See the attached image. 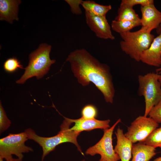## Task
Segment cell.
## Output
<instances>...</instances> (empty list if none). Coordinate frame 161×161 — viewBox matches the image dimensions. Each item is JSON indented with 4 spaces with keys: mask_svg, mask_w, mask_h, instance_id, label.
<instances>
[{
    "mask_svg": "<svg viewBox=\"0 0 161 161\" xmlns=\"http://www.w3.org/2000/svg\"><path fill=\"white\" fill-rule=\"evenodd\" d=\"M66 61L69 62L79 83L86 86L93 83L102 94L106 102L113 103L115 90L108 65L100 63L83 48L71 52Z\"/></svg>",
    "mask_w": 161,
    "mask_h": 161,
    "instance_id": "obj_1",
    "label": "cell"
},
{
    "mask_svg": "<svg viewBox=\"0 0 161 161\" xmlns=\"http://www.w3.org/2000/svg\"><path fill=\"white\" fill-rule=\"evenodd\" d=\"M64 117V120L61 126L60 131L57 135L53 136L45 137L39 136L31 128L25 130L24 131L28 139L33 140L41 147L43 151L41 161H43L45 156L54 150L57 145L66 142L75 144L78 150L83 154L77 141V137L80 133L71 130L69 126L72 123L66 117Z\"/></svg>",
    "mask_w": 161,
    "mask_h": 161,
    "instance_id": "obj_2",
    "label": "cell"
},
{
    "mask_svg": "<svg viewBox=\"0 0 161 161\" xmlns=\"http://www.w3.org/2000/svg\"><path fill=\"white\" fill-rule=\"evenodd\" d=\"M51 49L50 45L42 44L37 49L30 53L28 65L25 69L23 75L16 83L23 84L26 80L32 77L35 76L39 79L47 74L51 66L56 61L50 58Z\"/></svg>",
    "mask_w": 161,
    "mask_h": 161,
    "instance_id": "obj_3",
    "label": "cell"
},
{
    "mask_svg": "<svg viewBox=\"0 0 161 161\" xmlns=\"http://www.w3.org/2000/svg\"><path fill=\"white\" fill-rule=\"evenodd\" d=\"M143 27L134 31L120 34L122 40L120 44L122 51L135 61H140L142 53L149 47L155 37Z\"/></svg>",
    "mask_w": 161,
    "mask_h": 161,
    "instance_id": "obj_4",
    "label": "cell"
},
{
    "mask_svg": "<svg viewBox=\"0 0 161 161\" xmlns=\"http://www.w3.org/2000/svg\"><path fill=\"white\" fill-rule=\"evenodd\" d=\"M160 75L149 72L138 77V93L144 97L145 104L144 115L148 116L151 109L161 100V85L159 80Z\"/></svg>",
    "mask_w": 161,
    "mask_h": 161,
    "instance_id": "obj_5",
    "label": "cell"
},
{
    "mask_svg": "<svg viewBox=\"0 0 161 161\" xmlns=\"http://www.w3.org/2000/svg\"><path fill=\"white\" fill-rule=\"evenodd\" d=\"M25 131L17 134L10 133L0 139V157L5 160L15 155L23 159V154L33 151L31 147L25 144L28 140Z\"/></svg>",
    "mask_w": 161,
    "mask_h": 161,
    "instance_id": "obj_6",
    "label": "cell"
},
{
    "mask_svg": "<svg viewBox=\"0 0 161 161\" xmlns=\"http://www.w3.org/2000/svg\"><path fill=\"white\" fill-rule=\"evenodd\" d=\"M121 121V119H119L111 127L103 130V135L101 139L96 144L89 148L85 154L92 156L99 154L102 161H118L120 160L113 148L112 136L115 127Z\"/></svg>",
    "mask_w": 161,
    "mask_h": 161,
    "instance_id": "obj_7",
    "label": "cell"
},
{
    "mask_svg": "<svg viewBox=\"0 0 161 161\" xmlns=\"http://www.w3.org/2000/svg\"><path fill=\"white\" fill-rule=\"evenodd\" d=\"M158 126V123L149 117L140 116L131 122L124 134L133 143L142 142Z\"/></svg>",
    "mask_w": 161,
    "mask_h": 161,
    "instance_id": "obj_8",
    "label": "cell"
},
{
    "mask_svg": "<svg viewBox=\"0 0 161 161\" xmlns=\"http://www.w3.org/2000/svg\"><path fill=\"white\" fill-rule=\"evenodd\" d=\"M86 24L98 38L104 39H115L106 17L96 15L85 11Z\"/></svg>",
    "mask_w": 161,
    "mask_h": 161,
    "instance_id": "obj_9",
    "label": "cell"
},
{
    "mask_svg": "<svg viewBox=\"0 0 161 161\" xmlns=\"http://www.w3.org/2000/svg\"><path fill=\"white\" fill-rule=\"evenodd\" d=\"M140 10L142 27L151 32L153 30L156 29L161 24V12L154 4L141 6Z\"/></svg>",
    "mask_w": 161,
    "mask_h": 161,
    "instance_id": "obj_10",
    "label": "cell"
},
{
    "mask_svg": "<svg viewBox=\"0 0 161 161\" xmlns=\"http://www.w3.org/2000/svg\"><path fill=\"white\" fill-rule=\"evenodd\" d=\"M140 61L158 68L161 66V34L154 38L148 48L142 53Z\"/></svg>",
    "mask_w": 161,
    "mask_h": 161,
    "instance_id": "obj_11",
    "label": "cell"
},
{
    "mask_svg": "<svg viewBox=\"0 0 161 161\" xmlns=\"http://www.w3.org/2000/svg\"><path fill=\"white\" fill-rule=\"evenodd\" d=\"M67 119L72 123H75L74 125L70 129L80 133L83 131H90L96 129L104 130L110 127V121L109 119L99 120L95 118L86 119L82 117L76 119L67 118Z\"/></svg>",
    "mask_w": 161,
    "mask_h": 161,
    "instance_id": "obj_12",
    "label": "cell"
},
{
    "mask_svg": "<svg viewBox=\"0 0 161 161\" xmlns=\"http://www.w3.org/2000/svg\"><path fill=\"white\" fill-rule=\"evenodd\" d=\"M117 144L114 150L121 161H130L132 157L133 143L124 134L123 129L118 127L115 132Z\"/></svg>",
    "mask_w": 161,
    "mask_h": 161,
    "instance_id": "obj_13",
    "label": "cell"
},
{
    "mask_svg": "<svg viewBox=\"0 0 161 161\" xmlns=\"http://www.w3.org/2000/svg\"><path fill=\"white\" fill-rule=\"evenodd\" d=\"M20 0H0V20L12 24L14 21H18V6Z\"/></svg>",
    "mask_w": 161,
    "mask_h": 161,
    "instance_id": "obj_14",
    "label": "cell"
},
{
    "mask_svg": "<svg viewBox=\"0 0 161 161\" xmlns=\"http://www.w3.org/2000/svg\"><path fill=\"white\" fill-rule=\"evenodd\" d=\"M156 148L142 142L133 144L131 161H149L156 154Z\"/></svg>",
    "mask_w": 161,
    "mask_h": 161,
    "instance_id": "obj_15",
    "label": "cell"
},
{
    "mask_svg": "<svg viewBox=\"0 0 161 161\" xmlns=\"http://www.w3.org/2000/svg\"><path fill=\"white\" fill-rule=\"evenodd\" d=\"M81 5L86 11L98 16L106 17L108 12L112 8L110 5H104L92 0L83 1Z\"/></svg>",
    "mask_w": 161,
    "mask_h": 161,
    "instance_id": "obj_16",
    "label": "cell"
},
{
    "mask_svg": "<svg viewBox=\"0 0 161 161\" xmlns=\"http://www.w3.org/2000/svg\"><path fill=\"white\" fill-rule=\"evenodd\" d=\"M114 20L138 21L140 20V18L136 13L133 7L125 4L121 3L118 10L117 15Z\"/></svg>",
    "mask_w": 161,
    "mask_h": 161,
    "instance_id": "obj_17",
    "label": "cell"
},
{
    "mask_svg": "<svg viewBox=\"0 0 161 161\" xmlns=\"http://www.w3.org/2000/svg\"><path fill=\"white\" fill-rule=\"evenodd\" d=\"M112 30L120 34L130 31L134 28L141 25V21L114 20L111 23Z\"/></svg>",
    "mask_w": 161,
    "mask_h": 161,
    "instance_id": "obj_18",
    "label": "cell"
},
{
    "mask_svg": "<svg viewBox=\"0 0 161 161\" xmlns=\"http://www.w3.org/2000/svg\"><path fill=\"white\" fill-rule=\"evenodd\" d=\"M142 143L155 148H161V126L155 129Z\"/></svg>",
    "mask_w": 161,
    "mask_h": 161,
    "instance_id": "obj_19",
    "label": "cell"
},
{
    "mask_svg": "<svg viewBox=\"0 0 161 161\" xmlns=\"http://www.w3.org/2000/svg\"><path fill=\"white\" fill-rule=\"evenodd\" d=\"M3 67L6 72L10 73L14 72L18 69H24L21 62L13 57L7 59L4 63Z\"/></svg>",
    "mask_w": 161,
    "mask_h": 161,
    "instance_id": "obj_20",
    "label": "cell"
},
{
    "mask_svg": "<svg viewBox=\"0 0 161 161\" xmlns=\"http://www.w3.org/2000/svg\"><path fill=\"white\" fill-rule=\"evenodd\" d=\"M11 124L10 120L7 117L1 101L0 103V134L7 129Z\"/></svg>",
    "mask_w": 161,
    "mask_h": 161,
    "instance_id": "obj_21",
    "label": "cell"
},
{
    "mask_svg": "<svg viewBox=\"0 0 161 161\" xmlns=\"http://www.w3.org/2000/svg\"><path fill=\"white\" fill-rule=\"evenodd\" d=\"M97 114L96 107L92 104L86 105L81 111L82 117L86 119H95Z\"/></svg>",
    "mask_w": 161,
    "mask_h": 161,
    "instance_id": "obj_22",
    "label": "cell"
},
{
    "mask_svg": "<svg viewBox=\"0 0 161 161\" xmlns=\"http://www.w3.org/2000/svg\"><path fill=\"white\" fill-rule=\"evenodd\" d=\"M148 116L158 123H161V100L151 109Z\"/></svg>",
    "mask_w": 161,
    "mask_h": 161,
    "instance_id": "obj_23",
    "label": "cell"
},
{
    "mask_svg": "<svg viewBox=\"0 0 161 161\" xmlns=\"http://www.w3.org/2000/svg\"><path fill=\"white\" fill-rule=\"evenodd\" d=\"M65 1L69 5L72 12L76 15H80L82 13L80 7L83 1L82 0H66Z\"/></svg>",
    "mask_w": 161,
    "mask_h": 161,
    "instance_id": "obj_24",
    "label": "cell"
},
{
    "mask_svg": "<svg viewBox=\"0 0 161 161\" xmlns=\"http://www.w3.org/2000/svg\"><path fill=\"white\" fill-rule=\"evenodd\" d=\"M121 3L127 4L133 7L136 5L144 6L154 4L153 0H122Z\"/></svg>",
    "mask_w": 161,
    "mask_h": 161,
    "instance_id": "obj_25",
    "label": "cell"
},
{
    "mask_svg": "<svg viewBox=\"0 0 161 161\" xmlns=\"http://www.w3.org/2000/svg\"><path fill=\"white\" fill-rule=\"evenodd\" d=\"M23 159L19 158H14L13 157L4 160L3 159L0 157V161H23Z\"/></svg>",
    "mask_w": 161,
    "mask_h": 161,
    "instance_id": "obj_26",
    "label": "cell"
},
{
    "mask_svg": "<svg viewBox=\"0 0 161 161\" xmlns=\"http://www.w3.org/2000/svg\"><path fill=\"white\" fill-rule=\"evenodd\" d=\"M156 32L158 35L161 34V24L159 27L156 29Z\"/></svg>",
    "mask_w": 161,
    "mask_h": 161,
    "instance_id": "obj_27",
    "label": "cell"
},
{
    "mask_svg": "<svg viewBox=\"0 0 161 161\" xmlns=\"http://www.w3.org/2000/svg\"><path fill=\"white\" fill-rule=\"evenodd\" d=\"M156 72L159 75H161V66L156 69Z\"/></svg>",
    "mask_w": 161,
    "mask_h": 161,
    "instance_id": "obj_28",
    "label": "cell"
},
{
    "mask_svg": "<svg viewBox=\"0 0 161 161\" xmlns=\"http://www.w3.org/2000/svg\"><path fill=\"white\" fill-rule=\"evenodd\" d=\"M152 161H161V156L156 158Z\"/></svg>",
    "mask_w": 161,
    "mask_h": 161,
    "instance_id": "obj_29",
    "label": "cell"
},
{
    "mask_svg": "<svg viewBox=\"0 0 161 161\" xmlns=\"http://www.w3.org/2000/svg\"><path fill=\"white\" fill-rule=\"evenodd\" d=\"M159 80L161 85V75H160V76H159Z\"/></svg>",
    "mask_w": 161,
    "mask_h": 161,
    "instance_id": "obj_30",
    "label": "cell"
},
{
    "mask_svg": "<svg viewBox=\"0 0 161 161\" xmlns=\"http://www.w3.org/2000/svg\"><path fill=\"white\" fill-rule=\"evenodd\" d=\"M81 161H85V160H82ZM99 161H102L100 159L99 160Z\"/></svg>",
    "mask_w": 161,
    "mask_h": 161,
    "instance_id": "obj_31",
    "label": "cell"
}]
</instances>
